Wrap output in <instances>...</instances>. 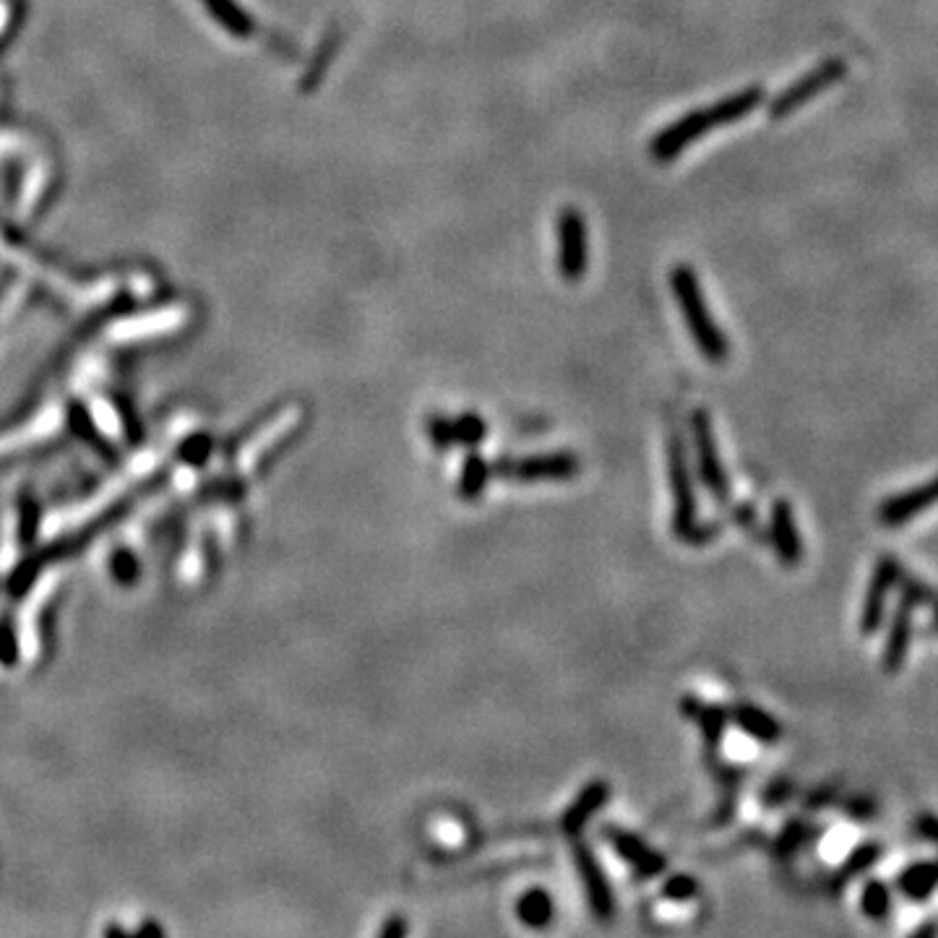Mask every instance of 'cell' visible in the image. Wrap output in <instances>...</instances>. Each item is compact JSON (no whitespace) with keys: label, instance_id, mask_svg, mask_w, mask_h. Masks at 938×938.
<instances>
[{"label":"cell","instance_id":"1","mask_svg":"<svg viewBox=\"0 0 938 938\" xmlns=\"http://www.w3.org/2000/svg\"><path fill=\"white\" fill-rule=\"evenodd\" d=\"M670 287L675 292V303L681 308L683 321H686L688 331H691V339L696 342L704 360L714 365L725 363L730 347H727L725 334H722V329L717 326L712 313H709L707 303H704V292H701L694 269L686 264L675 266L673 274H670Z\"/></svg>","mask_w":938,"mask_h":938},{"label":"cell","instance_id":"2","mask_svg":"<svg viewBox=\"0 0 938 938\" xmlns=\"http://www.w3.org/2000/svg\"><path fill=\"white\" fill-rule=\"evenodd\" d=\"M670 490H673V532L686 542H699L709 540L717 529H701L696 522V496L694 485H691V472H688V459L686 449H683L681 438L670 436Z\"/></svg>","mask_w":938,"mask_h":938},{"label":"cell","instance_id":"3","mask_svg":"<svg viewBox=\"0 0 938 938\" xmlns=\"http://www.w3.org/2000/svg\"><path fill=\"white\" fill-rule=\"evenodd\" d=\"M555 243H558V274L566 282H579L589 266V230L584 214L576 206L561 209L555 219Z\"/></svg>","mask_w":938,"mask_h":938},{"label":"cell","instance_id":"4","mask_svg":"<svg viewBox=\"0 0 938 938\" xmlns=\"http://www.w3.org/2000/svg\"><path fill=\"white\" fill-rule=\"evenodd\" d=\"M582 462L574 451H550L527 459H503L493 464V472L514 483H563L579 475Z\"/></svg>","mask_w":938,"mask_h":938},{"label":"cell","instance_id":"5","mask_svg":"<svg viewBox=\"0 0 938 938\" xmlns=\"http://www.w3.org/2000/svg\"><path fill=\"white\" fill-rule=\"evenodd\" d=\"M847 73V63L842 58H826L824 63L808 71L806 76H800L795 84H790L785 92H780L769 105V118L772 120H785L787 115L798 113L800 107L811 102L813 97H819L821 92H826L829 86H834L837 81L845 79Z\"/></svg>","mask_w":938,"mask_h":938},{"label":"cell","instance_id":"6","mask_svg":"<svg viewBox=\"0 0 938 938\" xmlns=\"http://www.w3.org/2000/svg\"><path fill=\"white\" fill-rule=\"evenodd\" d=\"M688 425H691V436H694L701 483L717 498V503H727L730 501V480H727L720 449H717V441H714L712 417H709L707 410H694Z\"/></svg>","mask_w":938,"mask_h":938},{"label":"cell","instance_id":"7","mask_svg":"<svg viewBox=\"0 0 938 938\" xmlns=\"http://www.w3.org/2000/svg\"><path fill=\"white\" fill-rule=\"evenodd\" d=\"M712 128H717V120H714L712 105L709 107H699V110H691V113L681 115V118L670 123L668 128H662L657 136L649 144V152L657 162H673L683 149L699 141L704 133H709Z\"/></svg>","mask_w":938,"mask_h":938},{"label":"cell","instance_id":"8","mask_svg":"<svg viewBox=\"0 0 938 938\" xmlns=\"http://www.w3.org/2000/svg\"><path fill=\"white\" fill-rule=\"evenodd\" d=\"M902 574H905V571H902L897 558L884 555V558L876 563V569H873V576H871V584H868L866 600H863V613H860V634L863 636H873L881 628V623H884L889 592H892L894 587H899Z\"/></svg>","mask_w":938,"mask_h":938},{"label":"cell","instance_id":"9","mask_svg":"<svg viewBox=\"0 0 938 938\" xmlns=\"http://www.w3.org/2000/svg\"><path fill=\"white\" fill-rule=\"evenodd\" d=\"M602 832H605V839L610 842L615 855H618L623 863H628V866L634 868L636 879H641V881L657 879V876H662L665 868H668L665 858H662L652 845H647L639 834L628 832V829H621V826H605Z\"/></svg>","mask_w":938,"mask_h":938},{"label":"cell","instance_id":"10","mask_svg":"<svg viewBox=\"0 0 938 938\" xmlns=\"http://www.w3.org/2000/svg\"><path fill=\"white\" fill-rule=\"evenodd\" d=\"M574 866H576V873H579V879H582L584 892H587L589 910L595 912L600 920L613 918V912H615L613 889H610L608 879H605V873H602L595 853H592L584 842H574Z\"/></svg>","mask_w":938,"mask_h":938},{"label":"cell","instance_id":"11","mask_svg":"<svg viewBox=\"0 0 938 938\" xmlns=\"http://www.w3.org/2000/svg\"><path fill=\"white\" fill-rule=\"evenodd\" d=\"M769 537L772 548L787 569H795L803 561V537H800L798 522H795L793 506L785 498H777L769 511Z\"/></svg>","mask_w":938,"mask_h":938},{"label":"cell","instance_id":"12","mask_svg":"<svg viewBox=\"0 0 938 938\" xmlns=\"http://www.w3.org/2000/svg\"><path fill=\"white\" fill-rule=\"evenodd\" d=\"M938 503V475L933 480H928L925 485H918V488H910L905 493H897V496L886 498L881 503L879 509V519L886 524V527H902L910 519H915L918 514L928 511L931 506Z\"/></svg>","mask_w":938,"mask_h":938},{"label":"cell","instance_id":"13","mask_svg":"<svg viewBox=\"0 0 938 938\" xmlns=\"http://www.w3.org/2000/svg\"><path fill=\"white\" fill-rule=\"evenodd\" d=\"M608 800H610L608 782L595 780V782H589V785H584L582 790H579V795L571 800V806L563 811L561 832L571 839L579 837V834L584 832V826L592 821V816H595V813L600 811Z\"/></svg>","mask_w":938,"mask_h":938},{"label":"cell","instance_id":"14","mask_svg":"<svg viewBox=\"0 0 938 938\" xmlns=\"http://www.w3.org/2000/svg\"><path fill=\"white\" fill-rule=\"evenodd\" d=\"M918 608L910 597L902 595L899 600L897 610L892 615V626H889V634H886V647H884V670L889 675L899 673V670L905 668L907 652H910V641H912V610Z\"/></svg>","mask_w":938,"mask_h":938},{"label":"cell","instance_id":"15","mask_svg":"<svg viewBox=\"0 0 938 938\" xmlns=\"http://www.w3.org/2000/svg\"><path fill=\"white\" fill-rule=\"evenodd\" d=\"M897 889L910 902H928L938 889V860H918L899 873Z\"/></svg>","mask_w":938,"mask_h":938},{"label":"cell","instance_id":"16","mask_svg":"<svg viewBox=\"0 0 938 938\" xmlns=\"http://www.w3.org/2000/svg\"><path fill=\"white\" fill-rule=\"evenodd\" d=\"M733 720L738 722V727L748 738L759 740V743H777L782 738L780 722L756 704H738L733 709Z\"/></svg>","mask_w":938,"mask_h":938},{"label":"cell","instance_id":"17","mask_svg":"<svg viewBox=\"0 0 938 938\" xmlns=\"http://www.w3.org/2000/svg\"><path fill=\"white\" fill-rule=\"evenodd\" d=\"M764 105V89L761 86H748L743 92L733 94V97H725V100L714 102L712 113L714 120H717V128L720 126H730V123H738L746 115H751L754 110Z\"/></svg>","mask_w":938,"mask_h":938},{"label":"cell","instance_id":"18","mask_svg":"<svg viewBox=\"0 0 938 938\" xmlns=\"http://www.w3.org/2000/svg\"><path fill=\"white\" fill-rule=\"evenodd\" d=\"M516 918L519 923L532 928V931H540V928H548L550 920L555 918V905L550 894L545 889H527L522 897L516 899Z\"/></svg>","mask_w":938,"mask_h":938},{"label":"cell","instance_id":"19","mask_svg":"<svg viewBox=\"0 0 938 938\" xmlns=\"http://www.w3.org/2000/svg\"><path fill=\"white\" fill-rule=\"evenodd\" d=\"M490 475H493V467L488 464V459L483 454H477V451H469L462 464V472H459V483H456L459 498L462 501H475V498L483 496Z\"/></svg>","mask_w":938,"mask_h":938},{"label":"cell","instance_id":"20","mask_svg":"<svg viewBox=\"0 0 938 938\" xmlns=\"http://www.w3.org/2000/svg\"><path fill=\"white\" fill-rule=\"evenodd\" d=\"M894 897L889 884H884L881 879H871L866 881L863 886V892H860V910L866 912L871 920H886L889 918V912H892Z\"/></svg>","mask_w":938,"mask_h":938},{"label":"cell","instance_id":"21","mask_svg":"<svg viewBox=\"0 0 938 938\" xmlns=\"http://www.w3.org/2000/svg\"><path fill=\"white\" fill-rule=\"evenodd\" d=\"M485 436H488V425H485L483 417L475 415V412H464V415H459L454 420L456 443H462L467 449L480 446V443L485 441Z\"/></svg>","mask_w":938,"mask_h":938},{"label":"cell","instance_id":"22","mask_svg":"<svg viewBox=\"0 0 938 938\" xmlns=\"http://www.w3.org/2000/svg\"><path fill=\"white\" fill-rule=\"evenodd\" d=\"M694 717L699 720L704 738H707L712 746H714V743H720V738L725 735L727 717H730V714H727V709L717 707V704H701V707L696 709Z\"/></svg>","mask_w":938,"mask_h":938},{"label":"cell","instance_id":"23","mask_svg":"<svg viewBox=\"0 0 938 938\" xmlns=\"http://www.w3.org/2000/svg\"><path fill=\"white\" fill-rule=\"evenodd\" d=\"M884 855V847L879 842H866V845L855 847L853 853L847 855L845 866H842V879H850L855 873H863L868 868H873Z\"/></svg>","mask_w":938,"mask_h":938},{"label":"cell","instance_id":"24","mask_svg":"<svg viewBox=\"0 0 938 938\" xmlns=\"http://www.w3.org/2000/svg\"><path fill=\"white\" fill-rule=\"evenodd\" d=\"M204 3L212 8V14L217 16L219 24H225L230 32H235V34L251 32V21L245 19V14L238 6H235V3H230V0H204Z\"/></svg>","mask_w":938,"mask_h":938},{"label":"cell","instance_id":"25","mask_svg":"<svg viewBox=\"0 0 938 938\" xmlns=\"http://www.w3.org/2000/svg\"><path fill=\"white\" fill-rule=\"evenodd\" d=\"M808 839H811V826L803 824V821H793V824H787L785 829H782L774 850H777L780 858H790V855H795L800 847L806 845Z\"/></svg>","mask_w":938,"mask_h":938},{"label":"cell","instance_id":"26","mask_svg":"<svg viewBox=\"0 0 938 938\" xmlns=\"http://www.w3.org/2000/svg\"><path fill=\"white\" fill-rule=\"evenodd\" d=\"M696 897H699V884L686 873H673L662 884V899H668V902L683 905V902H691Z\"/></svg>","mask_w":938,"mask_h":938},{"label":"cell","instance_id":"27","mask_svg":"<svg viewBox=\"0 0 938 938\" xmlns=\"http://www.w3.org/2000/svg\"><path fill=\"white\" fill-rule=\"evenodd\" d=\"M428 438L436 451H449L456 443L454 423L446 415H433L428 420Z\"/></svg>","mask_w":938,"mask_h":938},{"label":"cell","instance_id":"28","mask_svg":"<svg viewBox=\"0 0 938 938\" xmlns=\"http://www.w3.org/2000/svg\"><path fill=\"white\" fill-rule=\"evenodd\" d=\"M915 832L920 834V839L938 847V816H933L931 811L918 813V816H915Z\"/></svg>","mask_w":938,"mask_h":938},{"label":"cell","instance_id":"29","mask_svg":"<svg viewBox=\"0 0 938 938\" xmlns=\"http://www.w3.org/2000/svg\"><path fill=\"white\" fill-rule=\"evenodd\" d=\"M847 816L855 821H871L876 816V803L871 798H853L847 803Z\"/></svg>","mask_w":938,"mask_h":938},{"label":"cell","instance_id":"30","mask_svg":"<svg viewBox=\"0 0 938 938\" xmlns=\"http://www.w3.org/2000/svg\"><path fill=\"white\" fill-rule=\"evenodd\" d=\"M407 933H410V925H407V920H404L402 915H394V918H389V923L381 925L378 936H381V938H404Z\"/></svg>","mask_w":938,"mask_h":938},{"label":"cell","instance_id":"31","mask_svg":"<svg viewBox=\"0 0 938 938\" xmlns=\"http://www.w3.org/2000/svg\"><path fill=\"white\" fill-rule=\"evenodd\" d=\"M790 790H793V787L787 785V782H774V785L767 787V793H764V803H767V806H780V803H785V800L790 798Z\"/></svg>","mask_w":938,"mask_h":938},{"label":"cell","instance_id":"32","mask_svg":"<svg viewBox=\"0 0 938 938\" xmlns=\"http://www.w3.org/2000/svg\"><path fill=\"white\" fill-rule=\"evenodd\" d=\"M928 608H933V621H936V628H938V595L933 597L931 605H928Z\"/></svg>","mask_w":938,"mask_h":938}]
</instances>
